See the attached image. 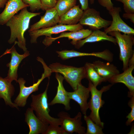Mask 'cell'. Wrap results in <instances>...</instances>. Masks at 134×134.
<instances>
[{
  "label": "cell",
  "instance_id": "cell-1",
  "mask_svg": "<svg viewBox=\"0 0 134 134\" xmlns=\"http://www.w3.org/2000/svg\"><path fill=\"white\" fill-rule=\"evenodd\" d=\"M41 13V12H29L26 7L22 9L19 13L14 15L10 18L5 24L6 26L10 28V30L11 34L8 41V43L12 44L17 39V44L18 47L24 52L27 51L24 34L29 28L31 19L39 15Z\"/></svg>",
  "mask_w": 134,
  "mask_h": 134
},
{
  "label": "cell",
  "instance_id": "cell-2",
  "mask_svg": "<svg viewBox=\"0 0 134 134\" xmlns=\"http://www.w3.org/2000/svg\"><path fill=\"white\" fill-rule=\"evenodd\" d=\"M49 84V81L46 88L43 93L36 95H31V108L35 111L36 116L44 123L54 126L60 125V119L52 117L49 114L50 110L47 93Z\"/></svg>",
  "mask_w": 134,
  "mask_h": 134
},
{
  "label": "cell",
  "instance_id": "cell-3",
  "mask_svg": "<svg viewBox=\"0 0 134 134\" xmlns=\"http://www.w3.org/2000/svg\"><path fill=\"white\" fill-rule=\"evenodd\" d=\"M53 72L60 73L62 75L66 81L74 90H76L81 80L86 78L84 67H76L56 63L50 64L49 67Z\"/></svg>",
  "mask_w": 134,
  "mask_h": 134
},
{
  "label": "cell",
  "instance_id": "cell-4",
  "mask_svg": "<svg viewBox=\"0 0 134 134\" xmlns=\"http://www.w3.org/2000/svg\"><path fill=\"white\" fill-rule=\"evenodd\" d=\"M88 81V87L91 94V98L88 102V108L91 111L88 116L95 124L103 129L104 123L101 121L99 112L100 108L104 103V101L102 99V94L103 92L109 90L113 84L103 86L100 90H98L97 87Z\"/></svg>",
  "mask_w": 134,
  "mask_h": 134
},
{
  "label": "cell",
  "instance_id": "cell-5",
  "mask_svg": "<svg viewBox=\"0 0 134 134\" xmlns=\"http://www.w3.org/2000/svg\"><path fill=\"white\" fill-rule=\"evenodd\" d=\"M108 34L114 37L116 40L120 49L119 58L123 63L122 69L124 71L128 67L129 60L134 55V34H122L118 31L111 32Z\"/></svg>",
  "mask_w": 134,
  "mask_h": 134
},
{
  "label": "cell",
  "instance_id": "cell-6",
  "mask_svg": "<svg viewBox=\"0 0 134 134\" xmlns=\"http://www.w3.org/2000/svg\"><path fill=\"white\" fill-rule=\"evenodd\" d=\"M39 62L42 64L44 69V72L41 78L38 79L37 82L32 85L26 87L25 84L26 81L23 78H20L17 80L19 85V93L14 101V103L18 107H24L27 103V99L30 95L32 93L38 90V86L43 80L46 78H49L52 73L50 68L45 64L43 59Z\"/></svg>",
  "mask_w": 134,
  "mask_h": 134
},
{
  "label": "cell",
  "instance_id": "cell-7",
  "mask_svg": "<svg viewBox=\"0 0 134 134\" xmlns=\"http://www.w3.org/2000/svg\"><path fill=\"white\" fill-rule=\"evenodd\" d=\"M58 116L61 121L60 125L66 134H71L74 132L78 134H85L86 128L82 126V115L78 112L74 118H71L67 113L60 112Z\"/></svg>",
  "mask_w": 134,
  "mask_h": 134
},
{
  "label": "cell",
  "instance_id": "cell-8",
  "mask_svg": "<svg viewBox=\"0 0 134 134\" xmlns=\"http://www.w3.org/2000/svg\"><path fill=\"white\" fill-rule=\"evenodd\" d=\"M83 28V26L79 23L73 25L57 24L52 27L33 30L29 32L31 37V43H37V38L41 36L45 35L51 37L52 34L67 31H77Z\"/></svg>",
  "mask_w": 134,
  "mask_h": 134
},
{
  "label": "cell",
  "instance_id": "cell-9",
  "mask_svg": "<svg viewBox=\"0 0 134 134\" xmlns=\"http://www.w3.org/2000/svg\"><path fill=\"white\" fill-rule=\"evenodd\" d=\"M82 16L79 21L81 25L88 26L94 30L102 28L105 29L111 25L112 21L101 18L100 12L93 8L89 7L83 11Z\"/></svg>",
  "mask_w": 134,
  "mask_h": 134
},
{
  "label": "cell",
  "instance_id": "cell-10",
  "mask_svg": "<svg viewBox=\"0 0 134 134\" xmlns=\"http://www.w3.org/2000/svg\"><path fill=\"white\" fill-rule=\"evenodd\" d=\"M134 69L133 55L129 60L128 67L123 72L114 75L108 81L112 84L118 83L124 84L129 89L128 96L130 98L134 96V77L132 74Z\"/></svg>",
  "mask_w": 134,
  "mask_h": 134
},
{
  "label": "cell",
  "instance_id": "cell-11",
  "mask_svg": "<svg viewBox=\"0 0 134 134\" xmlns=\"http://www.w3.org/2000/svg\"><path fill=\"white\" fill-rule=\"evenodd\" d=\"M17 43V41H15L14 45L10 49H7L6 51L7 53L11 54V58L10 62L7 65L9 69L7 76L5 78L11 82L15 80L17 82L18 67L22 60L30 55L29 52L28 50L24 52L23 54H19L14 46Z\"/></svg>",
  "mask_w": 134,
  "mask_h": 134
},
{
  "label": "cell",
  "instance_id": "cell-12",
  "mask_svg": "<svg viewBox=\"0 0 134 134\" xmlns=\"http://www.w3.org/2000/svg\"><path fill=\"white\" fill-rule=\"evenodd\" d=\"M122 11L120 7H114L111 10L108 11L112 16V21L111 23L104 31L107 34L112 31L122 32L124 34H134V30L125 23L121 18L120 12Z\"/></svg>",
  "mask_w": 134,
  "mask_h": 134
},
{
  "label": "cell",
  "instance_id": "cell-13",
  "mask_svg": "<svg viewBox=\"0 0 134 134\" xmlns=\"http://www.w3.org/2000/svg\"><path fill=\"white\" fill-rule=\"evenodd\" d=\"M31 108H27L25 113V120L29 129V134H44L49 124L41 121L34 114Z\"/></svg>",
  "mask_w": 134,
  "mask_h": 134
},
{
  "label": "cell",
  "instance_id": "cell-14",
  "mask_svg": "<svg viewBox=\"0 0 134 134\" xmlns=\"http://www.w3.org/2000/svg\"><path fill=\"white\" fill-rule=\"evenodd\" d=\"M92 32L91 30L83 28L77 31L69 32H63L61 33L60 35L56 37H50L46 36L43 41L42 43L45 46H48L57 39L67 37L69 40H72L70 43L74 45L77 41L86 38Z\"/></svg>",
  "mask_w": 134,
  "mask_h": 134
},
{
  "label": "cell",
  "instance_id": "cell-15",
  "mask_svg": "<svg viewBox=\"0 0 134 134\" xmlns=\"http://www.w3.org/2000/svg\"><path fill=\"white\" fill-rule=\"evenodd\" d=\"M90 92L89 88L83 85L81 83L78 85L77 89L74 91L67 92L69 99L74 100L79 104L81 111L84 115L86 114L89 108L87 101Z\"/></svg>",
  "mask_w": 134,
  "mask_h": 134
},
{
  "label": "cell",
  "instance_id": "cell-16",
  "mask_svg": "<svg viewBox=\"0 0 134 134\" xmlns=\"http://www.w3.org/2000/svg\"><path fill=\"white\" fill-rule=\"evenodd\" d=\"M45 11V13L44 15L41 17L40 20L30 26L28 32L41 29L52 27L58 23L60 16L55 7Z\"/></svg>",
  "mask_w": 134,
  "mask_h": 134
},
{
  "label": "cell",
  "instance_id": "cell-17",
  "mask_svg": "<svg viewBox=\"0 0 134 134\" xmlns=\"http://www.w3.org/2000/svg\"><path fill=\"white\" fill-rule=\"evenodd\" d=\"M5 8L0 14V25L6 24L8 20L23 8L29 7V5L24 3L22 0H8Z\"/></svg>",
  "mask_w": 134,
  "mask_h": 134
},
{
  "label": "cell",
  "instance_id": "cell-18",
  "mask_svg": "<svg viewBox=\"0 0 134 134\" xmlns=\"http://www.w3.org/2000/svg\"><path fill=\"white\" fill-rule=\"evenodd\" d=\"M55 73V77L58 83L57 93L54 98L48 103V105L52 106L56 104H62L64 105L65 109L68 110L71 108L70 104V100L68 96L67 92L65 90L63 85V82L64 78L58 73Z\"/></svg>",
  "mask_w": 134,
  "mask_h": 134
},
{
  "label": "cell",
  "instance_id": "cell-19",
  "mask_svg": "<svg viewBox=\"0 0 134 134\" xmlns=\"http://www.w3.org/2000/svg\"><path fill=\"white\" fill-rule=\"evenodd\" d=\"M92 63L97 73L100 76L105 79L106 81H108L114 75L120 73L117 67L110 62H104L98 60Z\"/></svg>",
  "mask_w": 134,
  "mask_h": 134
},
{
  "label": "cell",
  "instance_id": "cell-20",
  "mask_svg": "<svg viewBox=\"0 0 134 134\" xmlns=\"http://www.w3.org/2000/svg\"><path fill=\"white\" fill-rule=\"evenodd\" d=\"M107 40L111 42L115 45L117 44L116 39L111 36L107 35L104 31L99 30H95L86 38L77 41L74 46L75 47L79 49L85 44L88 43H92Z\"/></svg>",
  "mask_w": 134,
  "mask_h": 134
},
{
  "label": "cell",
  "instance_id": "cell-21",
  "mask_svg": "<svg viewBox=\"0 0 134 134\" xmlns=\"http://www.w3.org/2000/svg\"><path fill=\"white\" fill-rule=\"evenodd\" d=\"M11 82L5 78L0 76V99L4 100L7 105L18 109V107L11 100L15 92L14 88Z\"/></svg>",
  "mask_w": 134,
  "mask_h": 134
},
{
  "label": "cell",
  "instance_id": "cell-22",
  "mask_svg": "<svg viewBox=\"0 0 134 134\" xmlns=\"http://www.w3.org/2000/svg\"><path fill=\"white\" fill-rule=\"evenodd\" d=\"M79 5H75L60 16L58 24L73 25L79 22L83 13Z\"/></svg>",
  "mask_w": 134,
  "mask_h": 134
},
{
  "label": "cell",
  "instance_id": "cell-23",
  "mask_svg": "<svg viewBox=\"0 0 134 134\" xmlns=\"http://www.w3.org/2000/svg\"><path fill=\"white\" fill-rule=\"evenodd\" d=\"M86 78L97 87L102 82L106 81L104 78L100 76L95 69L92 63H86L84 66Z\"/></svg>",
  "mask_w": 134,
  "mask_h": 134
},
{
  "label": "cell",
  "instance_id": "cell-24",
  "mask_svg": "<svg viewBox=\"0 0 134 134\" xmlns=\"http://www.w3.org/2000/svg\"><path fill=\"white\" fill-rule=\"evenodd\" d=\"M77 0H58L55 8L59 16L65 13L76 5Z\"/></svg>",
  "mask_w": 134,
  "mask_h": 134
},
{
  "label": "cell",
  "instance_id": "cell-25",
  "mask_svg": "<svg viewBox=\"0 0 134 134\" xmlns=\"http://www.w3.org/2000/svg\"><path fill=\"white\" fill-rule=\"evenodd\" d=\"M84 119L87 125V130L85 134H103L102 128L95 124L86 114L84 116Z\"/></svg>",
  "mask_w": 134,
  "mask_h": 134
},
{
  "label": "cell",
  "instance_id": "cell-26",
  "mask_svg": "<svg viewBox=\"0 0 134 134\" xmlns=\"http://www.w3.org/2000/svg\"><path fill=\"white\" fill-rule=\"evenodd\" d=\"M123 4V9L126 13H134V0H115Z\"/></svg>",
  "mask_w": 134,
  "mask_h": 134
},
{
  "label": "cell",
  "instance_id": "cell-27",
  "mask_svg": "<svg viewBox=\"0 0 134 134\" xmlns=\"http://www.w3.org/2000/svg\"><path fill=\"white\" fill-rule=\"evenodd\" d=\"M24 3L29 5L30 10L32 12L41 9L40 0H22Z\"/></svg>",
  "mask_w": 134,
  "mask_h": 134
},
{
  "label": "cell",
  "instance_id": "cell-28",
  "mask_svg": "<svg viewBox=\"0 0 134 134\" xmlns=\"http://www.w3.org/2000/svg\"><path fill=\"white\" fill-rule=\"evenodd\" d=\"M131 99L128 102V105L131 108L130 112L126 116V118L128 119L126 122L127 126H130L131 123L134 120V96L131 98Z\"/></svg>",
  "mask_w": 134,
  "mask_h": 134
},
{
  "label": "cell",
  "instance_id": "cell-29",
  "mask_svg": "<svg viewBox=\"0 0 134 134\" xmlns=\"http://www.w3.org/2000/svg\"><path fill=\"white\" fill-rule=\"evenodd\" d=\"M44 134H66V133L61 127L49 125Z\"/></svg>",
  "mask_w": 134,
  "mask_h": 134
},
{
  "label": "cell",
  "instance_id": "cell-30",
  "mask_svg": "<svg viewBox=\"0 0 134 134\" xmlns=\"http://www.w3.org/2000/svg\"><path fill=\"white\" fill-rule=\"evenodd\" d=\"M41 9L43 10L54 8L57 2V0H40Z\"/></svg>",
  "mask_w": 134,
  "mask_h": 134
},
{
  "label": "cell",
  "instance_id": "cell-31",
  "mask_svg": "<svg viewBox=\"0 0 134 134\" xmlns=\"http://www.w3.org/2000/svg\"><path fill=\"white\" fill-rule=\"evenodd\" d=\"M99 3L102 6L105 7L106 9L109 11L112 9L114 6L111 0H98Z\"/></svg>",
  "mask_w": 134,
  "mask_h": 134
},
{
  "label": "cell",
  "instance_id": "cell-32",
  "mask_svg": "<svg viewBox=\"0 0 134 134\" xmlns=\"http://www.w3.org/2000/svg\"><path fill=\"white\" fill-rule=\"evenodd\" d=\"M123 17L126 19H130V21L134 23V13H125L123 14Z\"/></svg>",
  "mask_w": 134,
  "mask_h": 134
},
{
  "label": "cell",
  "instance_id": "cell-33",
  "mask_svg": "<svg viewBox=\"0 0 134 134\" xmlns=\"http://www.w3.org/2000/svg\"><path fill=\"white\" fill-rule=\"evenodd\" d=\"M81 5V9L84 11L89 7L88 6V0H79Z\"/></svg>",
  "mask_w": 134,
  "mask_h": 134
},
{
  "label": "cell",
  "instance_id": "cell-34",
  "mask_svg": "<svg viewBox=\"0 0 134 134\" xmlns=\"http://www.w3.org/2000/svg\"><path fill=\"white\" fill-rule=\"evenodd\" d=\"M8 0H0V8H3Z\"/></svg>",
  "mask_w": 134,
  "mask_h": 134
},
{
  "label": "cell",
  "instance_id": "cell-35",
  "mask_svg": "<svg viewBox=\"0 0 134 134\" xmlns=\"http://www.w3.org/2000/svg\"><path fill=\"white\" fill-rule=\"evenodd\" d=\"M95 0H90V2L91 4H93L94 3Z\"/></svg>",
  "mask_w": 134,
  "mask_h": 134
},
{
  "label": "cell",
  "instance_id": "cell-36",
  "mask_svg": "<svg viewBox=\"0 0 134 134\" xmlns=\"http://www.w3.org/2000/svg\"></svg>",
  "mask_w": 134,
  "mask_h": 134
}]
</instances>
